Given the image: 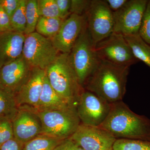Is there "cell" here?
Wrapping results in <instances>:
<instances>
[{
    "label": "cell",
    "instance_id": "cell-21",
    "mask_svg": "<svg viewBox=\"0 0 150 150\" xmlns=\"http://www.w3.org/2000/svg\"><path fill=\"white\" fill-rule=\"evenodd\" d=\"M62 141L40 134L25 144L23 150H54Z\"/></svg>",
    "mask_w": 150,
    "mask_h": 150
},
{
    "label": "cell",
    "instance_id": "cell-6",
    "mask_svg": "<svg viewBox=\"0 0 150 150\" xmlns=\"http://www.w3.org/2000/svg\"><path fill=\"white\" fill-rule=\"evenodd\" d=\"M60 53L50 38L36 32L25 35L22 55L33 68L46 70Z\"/></svg>",
    "mask_w": 150,
    "mask_h": 150
},
{
    "label": "cell",
    "instance_id": "cell-3",
    "mask_svg": "<svg viewBox=\"0 0 150 150\" xmlns=\"http://www.w3.org/2000/svg\"><path fill=\"white\" fill-rule=\"evenodd\" d=\"M45 71L49 83L56 92L71 104L76 106L84 88L79 82L69 54L60 53Z\"/></svg>",
    "mask_w": 150,
    "mask_h": 150
},
{
    "label": "cell",
    "instance_id": "cell-30",
    "mask_svg": "<svg viewBox=\"0 0 150 150\" xmlns=\"http://www.w3.org/2000/svg\"><path fill=\"white\" fill-rule=\"evenodd\" d=\"M60 18L63 20L67 18L70 15L71 0H56Z\"/></svg>",
    "mask_w": 150,
    "mask_h": 150
},
{
    "label": "cell",
    "instance_id": "cell-2",
    "mask_svg": "<svg viewBox=\"0 0 150 150\" xmlns=\"http://www.w3.org/2000/svg\"><path fill=\"white\" fill-rule=\"evenodd\" d=\"M129 67L100 60L83 88L112 103L122 101L126 91Z\"/></svg>",
    "mask_w": 150,
    "mask_h": 150
},
{
    "label": "cell",
    "instance_id": "cell-7",
    "mask_svg": "<svg viewBox=\"0 0 150 150\" xmlns=\"http://www.w3.org/2000/svg\"><path fill=\"white\" fill-rule=\"evenodd\" d=\"M95 50L100 60L118 66L130 67L139 61L124 36L114 32L97 43Z\"/></svg>",
    "mask_w": 150,
    "mask_h": 150
},
{
    "label": "cell",
    "instance_id": "cell-5",
    "mask_svg": "<svg viewBox=\"0 0 150 150\" xmlns=\"http://www.w3.org/2000/svg\"><path fill=\"white\" fill-rule=\"evenodd\" d=\"M36 112L41 121V134L62 141L71 137L81 123L76 106L66 110Z\"/></svg>",
    "mask_w": 150,
    "mask_h": 150
},
{
    "label": "cell",
    "instance_id": "cell-16",
    "mask_svg": "<svg viewBox=\"0 0 150 150\" xmlns=\"http://www.w3.org/2000/svg\"><path fill=\"white\" fill-rule=\"evenodd\" d=\"M25 38L14 30L0 32V69L22 55Z\"/></svg>",
    "mask_w": 150,
    "mask_h": 150
},
{
    "label": "cell",
    "instance_id": "cell-10",
    "mask_svg": "<svg viewBox=\"0 0 150 150\" xmlns=\"http://www.w3.org/2000/svg\"><path fill=\"white\" fill-rule=\"evenodd\" d=\"M111 104L84 89L80 96L76 105L81 123L88 126H99L109 114Z\"/></svg>",
    "mask_w": 150,
    "mask_h": 150
},
{
    "label": "cell",
    "instance_id": "cell-19",
    "mask_svg": "<svg viewBox=\"0 0 150 150\" xmlns=\"http://www.w3.org/2000/svg\"><path fill=\"white\" fill-rule=\"evenodd\" d=\"M64 20L61 18L40 16L36 25L35 32L44 37L51 39L59 32Z\"/></svg>",
    "mask_w": 150,
    "mask_h": 150
},
{
    "label": "cell",
    "instance_id": "cell-28",
    "mask_svg": "<svg viewBox=\"0 0 150 150\" xmlns=\"http://www.w3.org/2000/svg\"><path fill=\"white\" fill-rule=\"evenodd\" d=\"M91 0H71L70 13L78 15H83L90 5Z\"/></svg>",
    "mask_w": 150,
    "mask_h": 150
},
{
    "label": "cell",
    "instance_id": "cell-15",
    "mask_svg": "<svg viewBox=\"0 0 150 150\" xmlns=\"http://www.w3.org/2000/svg\"><path fill=\"white\" fill-rule=\"evenodd\" d=\"M46 76L45 70L33 68L29 77L15 95L18 108L27 106L36 109Z\"/></svg>",
    "mask_w": 150,
    "mask_h": 150
},
{
    "label": "cell",
    "instance_id": "cell-18",
    "mask_svg": "<svg viewBox=\"0 0 150 150\" xmlns=\"http://www.w3.org/2000/svg\"><path fill=\"white\" fill-rule=\"evenodd\" d=\"M134 56L150 68V45L139 34L124 36Z\"/></svg>",
    "mask_w": 150,
    "mask_h": 150
},
{
    "label": "cell",
    "instance_id": "cell-32",
    "mask_svg": "<svg viewBox=\"0 0 150 150\" xmlns=\"http://www.w3.org/2000/svg\"><path fill=\"white\" fill-rule=\"evenodd\" d=\"M13 30L11 25V18L0 7V32Z\"/></svg>",
    "mask_w": 150,
    "mask_h": 150
},
{
    "label": "cell",
    "instance_id": "cell-25",
    "mask_svg": "<svg viewBox=\"0 0 150 150\" xmlns=\"http://www.w3.org/2000/svg\"><path fill=\"white\" fill-rule=\"evenodd\" d=\"M40 16L60 18L56 0H37Z\"/></svg>",
    "mask_w": 150,
    "mask_h": 150
},
{
    "label": "cell",
    "instance_id": "cell-22",
    "mask_svg": "<svg viewBox=\"0 0 150 150\" xmlns=\"http://www.w3.org/2000/svg\"><path fill=\"white\" fill-rule=\"evenodd\" d=\"M25 11L26 27L24 34L27 35L35 32L36 25L40 17L37 0H26Z\"/></svg>",
    "mask_w": 150,
    "mask_h": 150
},
{
    "label": "cell",
    "instance_id": "cell-4",
    "mask_svg": "<svg viewBox=\"0 0 150 150\" xmlns=\"http://www.w3.org/2000/svg\"><path fill=\"white\" fill-rule=\"evenodd\" d=\"M95 46L86 24L69 54L72 66L83 88L100 62Z\"/></svg>",
    "mask_w": 150,
    "mask_h": 150
},
{
    "label": "cell",
    "instance_id": "cell-11",
    "mask_svg": "<svg viewBox=\"0 0 150 150\" xmlns=\"http://www.w3.org/2000/svg\"><path fill=\"white\" fill-rule=\"evenodd\" d=\"M70 138L84 150H112L117 139L110 132L99 126L82 123Z\"/></svg>",
    "mask_w": 150,
    "mask_h": 150
},
{
    "label": "cell",
    "instance_id": "cell-34",
    "mask_svg": "<svg viewBox=\"0 0 150 150\" xmlns=\"http://www.w3.org/2000/svg\"><path fill=\"white\" fill-rule=\"evenodd\" d=\"M110 9L115 12L121 8L128 0H106L105 1Z\"/></svg>",
    "mask_w": 150,
    "mask_h": 150
},
{
    "label": "cell",
    "instance_id": "cell-9",
    "mask_svg": "<svg viewBox=\"0 0 150 150\" xmlns=\"http://www.w3.org/2000/svg\"><path fill=\"white\" fill-rule=\"evenodd\" d=\"M149 0H129L113 12V32L123 36L139 34Z\"/></svg>",
    "mask_w": 150,
    "mask_h": 150
},
{
    "label": "cell",
    "instance_id": "cell-24",
    "mask_svg": "<svg viewBox=\"0 0 150 150\" xmlns=\"http://www.w3.org/2000/svg\"><path fill=\"white\" fill-rule=\"evenodd\" d=\"M25 2L26 0H21L18 7L11 18L13 30L24 34L26 27Z\"/></svg>",
    "mask_w": 150,
    "mask_h": 150
},
{
    "label": "cell",
    "instance_id": "cell-8",
    "mask_svg": "<svg viewBox=\"0 0 150 150\" xmlns=\"http://www.w3.org/2000/svg\"><path fill=\"white\" fill-rule=\"evenodd\" d=\"M85 15L88 29L95 46L113 33V12L105 1L91 0Z\"/></svg>",
    "mask_w": 150,
    "mask_h": 150
},
{
    "label": "cell",
    "instance_id": "cell-27",
    "mask_svg": "<svg viewBox=\"0 0 150 150\" xmlns=\"http://www.w3.org/2000/svg\"><path fill=\"white\" fill-rule=\"evenodd\" d=\"M13 138L12 120L8 118H0V147Z\"/></svg>",
    "mask_w": 150,
    "mask_h": 150
},
{
    "label": "cell",
    "instance_id": "cell-13",
    "mask_svg": "<svg viewBox=\"0 0 150 150\" xmlns=\"http://www.w3.org/2000/svg\"><path fill=\"white\" fill-rule=\"evenodd\" d=\"M33 67L22 55L0 69V89L15 95L31 73Z\"/></svg>",
    "mask_w": 150,
    "mask_h": 150
},
{
    "label": "cell",
    "instance_id": "cell-12",
    "mask_svg": "<svg viewBox=\"0 0 150 150\" xmlns=\"http://www.w3.org/2000/svg\"><path fill=\"white\" fill-rule=\"evenodd\" d=\"M12 122L14 138L23 144L41 134V121L36 110L32 108L19 107Z\"/></svg>",
    "mask_w": 150,
    "mask_h": 150
},
{
    "label": "cell",
    "instance_id": "cell-33",
    "mask_svg": "<svg viewBox=\"0 0 150 150\" xmlns=\"http://www.w3.org/2000/svg\"><path fill=\"white\" fill-rule=\"evenodd\" d=\"M24 144L14 138L11 139L0 147V150H23Z\"/></svg>",
    "mask_w": 150,
    "mask_h": 150
},
{
    "label": "cell",
    "instance_id": "cell-23",
    "mask_svg": "<svg viewBox=\"0 0 150 150\" xmlns=\"http://www.w3.org/2000/svg\"><path fill=\"white\" fill-rule=\"evenodd\" d=\"M112 150H150V141L117 139Z\"/></svg>",
    "mask_w": 150,
    "mask_h": 150
},
{
    "label": "cell",
    "instance_id": "cell-17",
    "mask_svg": "<svg viewBox=\"0 0 150 150\" xmlns=\"http://www.w3.org/2000/svg\"><path fill=\"white\" fill-rule=\"evenodd\" d=\"M74 106H76L67 101L52 87L46 75L39 102L35 110L37 111L63 110Z\"/></svg>",
    "mask_w": 150,
    "mask_h": 150
},
{
    "label": "cell",
    "instance_id": "cell-26",
    "mask_svg": "<svg viewBox=\"0 0 150 150\" xmlns=\"http://www.w3.org/2000/svg\"><path fill=\"white\" fill-rule=\"evenodd\" d=\"M139 34L145 42L150 45V0L148 1Z\"/></svg>",
    "mask_w": 150,
    "mask_h": 150
},
{
    "label": "cell",
    "instance_id": "cell-35",
    "mask_svg": "<svg viewBox=\"0 0 150 150\" xmlns=\"http://www.w3.org/2000/svg\"><path fill=\"white\" fill-rule=\"evenodd\" d=\"M1 0H0V7L1 6Z\"/></svg>",
    "mask_w": 150,
    "mask_h": 150
},
{
    "label": "cell",
    "instance_id": "cell-31",
    "mask_svg": "<svg viewBox=\"0 0 150 150\" xmlns=\"http://www.w3.org/2000/svg\"><path fill=\"white\" fill-rule=\"evenodd\" d=\"M54 150H84L71 138L64 140L54 148Z\"/></svg>",
    "mask_w": 150,
    "mask_h": 150
},
{
    "label": "cell",
    "instance_id": "cell-29",
    "mask_svg": "<svg viewBox=\"0 0 150 150\" xmlns=\"http://www.w3.org/2000/svg\"><path fill=\"white\" fill-rule=\"evenodd\" d=\"M21 1V0H1V7L11 18L20 4Z\"/></svg>",
    "mask_w": 150,
    "mask_h": 150
},
{
    "label": "cell",
    "instance_id": "cell-20",
    "mask_svg": "<svg viewBox=\"0 0 150 150\" xmlns=\"http://www.w3.org/2000/svg\"><path fill=\"white\" fill-rule=\"evenodd\" d=\"M18 110L14 95L0 89V118L12 121Z\"/></svg>",
    "mask_w": 150,
    "mask_h": 150
},
{
    "label": "cell",
    "instance_id": "cell-14",
    "mask_svg": "<svg viewBox=\"0 0 150 150\" xmlns=\"http://www.w3.org/2000/svg\"><path fill=\"white\" fill-rule=\"evenodd\" d=\"M86 24L85 14H71L64 20L59 32L51 39L58 51L69 54Z\"/></svg>",
    "mask_w": 150,
    "mask_h": 150
},
{
    "label": "cell",
    "instance_id": "cell-1",
    "mask_svg": "<svg viewBox=\"0 0 150 150\" xmlns=\"http://www.w3.org/2000/svg\"><path fill=\"white\" fill-rule=\"evenodd\" d=\"M99 127L116 139L150 141V119L133 112L122 100L111 103L109 114Z\"/></svg>",
    "mask_w": 150,
    "mask_h": 150
}]
</instances>
